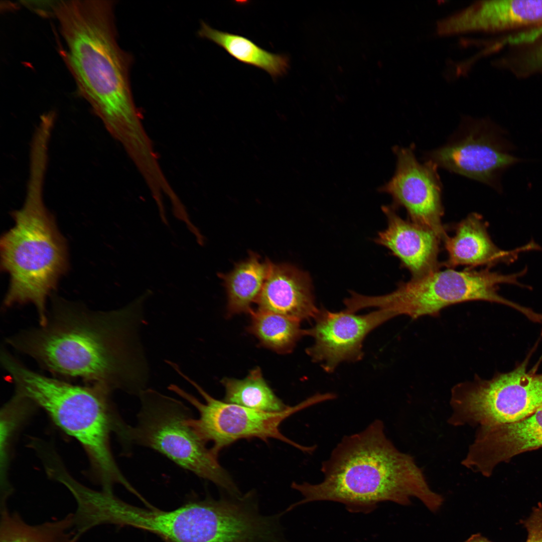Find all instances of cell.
Instances as JSON below:
<instances>
[{
    "instance_id": "cell-6",
    "label": "cell",
    "mask_w": 542,
    "mask_h": 542,
    "mask_svg": "<svg viewBox=\"0 0 542 542\" xmlns=\"http://www.w3.org/2000/svg\"><path fill=\"white\" fill-rule=\"evenodd\" d=\"M525 269L504 275L488 268L480 270L466 269L457 270L440 268L423 276L400 282L394 291L378 296H367L356 293L350 300L355 311L376 307L390 312L394 317L405 315L413 319L424 316L437 317L449 306L471 301H486L503 304L523 312L524 307L500 296L498 286L502 284L525 287L518 279Z\"/></svg>"
},
{
    "instance_id": "cell-23",
    "label": "cell",
    "mask_w": 542,
    "mask_h": 542,
    "mask_svg": "<svg viewBox=\"0 0 542 542\" xmlns=\"http://www.w3.org/2000/svg\"><path fill=\"white\" fill-rule=\"evenodd\" d=\"M221 382L226 402L267 412H280L289 407L274 393L258 367L243 379L225 377Z\"/></svg>"
},
{
    "instance_id": "cell-12",
    "label": "cell",
    "mask_w": 542,
    "mask_h": 542,
    "mask_svg": "<svg viewBox=\"0 0 542 542\" xmlns=\"http://www.w3.org/2000/svg\"><path fill=\"white\" fill-rule=\"evenodd\" d=\"M396 168L390 179L379 189L392 198V205L404 208L412 222L434 232L441 240L448 236L442 223L444 211L443 185L438 166L430 161L420 162L415 145L395 146Z\"/></svg>"
},
{
    "instance_id": "cell-10",
    "label": "cell",
    "mask_w": 542,
    "mask_h": 542,
    "mask_svg": "<svg viewBox=\"0 0 542 542\" xmlns=\"http://www.w3.org/2000/svg\"><path fill=\"white\" fill-rule=\"evenodd\" d=\"M513 149L498 125L486 118L466 116L445 144L425 153L423 159L501 192L502 174L521 161L511 154Z\"/></svg>"
},
{
    "instance_id": "cell-16",
    "label": "cell",
    "mask_w": 542,
    "mask_h": 542,
    "mask_svg": "<svg viewBox=\"0 0 542 542\" xmlns=\"http://www.w3.org/2000/svg\"><path fill=\"white\" fill-rule=\"evenodd\" d=\"M447 258L442 263L447 268L480 266L489 268L499 263L514 261L522 252L541 248L533 241L510 250L498 247L492 240L487 224L481 215L470 213L455 227V233L443 240Z\"/></svg>"
},
{
    "instance_id": "cell-17",
    "label": "cell",
    "mask_w": 542,
    "mask_h": 542,
    "mask_svg": "<svg viewBox=\"0 0 542 542\" xmlns=\"http://www.w3.org/2000/svg\"><path fill=\"white\" fill-rule=\"evenodd\" d=\"M258 309L297 320L314 319L315 304L308 273L287 263L270 261L264 284L256 301Z\"/></svg>"
},
{
    "instance_id": "cell-24",
    "label": "cell",
    "mask_w": 542,
    "mask_h": 542,
    "mask_svg": "<svg viewBox=\"0 0 542 542\" xmlns=\"http://www.w3.org/2000/svg\"><path fill=\"white\" fill-rule=\"evenodd\" d=\"M522 523L528 533L526 542H542V504L534 507Z\"/></svg>"
},
{
    "instance_id": "cell-27",
    "label": "cell",
    "mask_w": 542,
    "mask_h": 542,
    "mask_svg": "<svg viewBox=\"0 0 542 542\" xmlns=\"http://www.w3.org/2000/svg\"><path fill=\"white\" fill-rule=\"evenodd\" d=\"M532 35L534 37H536L542 33V27L539 29H535L532 31Z\"/></svg>"
},
{
    "instance_id": "cell-15",
    "label": "cell",
    "mask_w": 542,
    "mask_h": 542,
    "mask_svg": "<svg viewBox=\"0 0 542 542\" xmlns=\"http://www.w3.org/2000/svg\"><path fill=\"white\" fill-rule=\"evenodd\" d=\"M393 205L383 206L386 228L378 232L375 241L389 250L408 269L412 278L423 276L440 268L441 240L432 231L410 220L402 218Z\"/></svg>"
},
{
    "instance_id": "cell-26",
    "label": "cell",
    "mask_w": 542,
    "mask_h": 542,
    "mask_svg": "<svg viewBox=\"0 0 542 542\" xmlns=\"http://www.w3.org/2000/svg\"><path fill=\"white\" fill-rule=\"evenodd\" d=\"M464 542H493L480 533L472 534L469 538Z\"/></svg>"
},
{
    "instance_id": "cell-11",
    "label": "cell",
    "mask_w": 542,
    "mask_h": 542,
    "mask_svg": "<svg viewBox=\"0 0 542 542\" xmlns=\"http://www.w3.org/2000/svg\"><path fill=\"white\" fill-rule=\"evenodd\" d=\"M92 518L97 526H128L156 534L170 542H208V505L206 500L189 502L166 511L149 506L130 505L113 493L103 492L95 499Z\"/></svg>"
},
{
    "instance_id": "cell-5",
    "label": "cell",
    "mask_w": 542,
    "mask_h": 542,
    "mask_svg": "<svg viewBox=\"0 0 542 542\" xmlns=\"http://www.w3.org/2000/svg\"><path fill=\"white\" fill-rule=\"evenodd\" d=\"M5 369L16 386L17 393L42 408L62 431L77 440L85 450L92 469L103 490L115 484H130L112 455L110 438L115 433L120 442L128 426L117 413L111 399L113 391L102 384H72L32 371L16 359Z\"/></svg>"
},
{
    "instance_id": "cell-13",
    "label": "cell",
    "mask_w": 542,
    "mask_h": 542,
    "mask_svg": "<svg viewBox=\"0 0 542 542\" xmlns=\"http://www.w3.org/2000/svg\"><path fill=\"white\" fill-rule=\"evenodd\" d=\"M393 318L389 311L378 310L362 315L344 310L332 312L320 309L313 327L305 335L314 343L306 349L313 361L319 363L328 372L342 362H355L363 357L362 343L373 329Z\"/></svg>"
},
{
    "instance_id": "cell-21",
    "label": "cell",
    "mask_w": 542,
    "mask_h": 542,
    "mask_svg": "<svg viewBox=\"0 0 542 542\" xmlns=\"http://www.w3.org/2000/svg\"><path fill=\"white\" fill-rule=\"evenodd\" d=\"M0 542H76L74 514L38 525L26 523L17 512L1 505Z\"/></svg>"
},
{
    "instance_id": "cell-2",
    "label": "cell",
    "mask_w": 542,
    "mask_h": 542,
    "mask_svg": "<svg viewBox=\"0 0 542 542\" xmlns=\"http://www.w3.org/2000/svg\"><path fill=\"white\" fill-rule=\"evenodd\" d=\"M113 1L54 2L66 48L62 56L80 95L125 150L143 145L148 134L129 83L131 56L116 39Z\"/></svg>"
},
{
    "instance_id": "cell-7",
    "label": "cell",
    "mask_w": 542,
    "mask_h": 542,
    "mask_svg": "<svg viewBox=\"0 0 542 542\" xmlns=\"http://www.w3.org/2000/svg\"><path fill=\"white\" fill-rule=\"evenodd\" d=\"M139 397L137 422L128 429L131 446L137 444L156 450L233 496H239L231 478L219 464L218 456L189 425L192 414L188 406L150 388L143 390Z\"/></svg>"
},
{
    "instance_id": "cell-3",
    "label": "cell",
    "mask_w": 542,
    "mask_h": 542,
    "mask_svg": "<svg viewBox=\"0 0 542 542\" xmlns=\"http://www.w3.org/2000/svg\"><path fill=\"white\" fill-rule=\"evenodd\" d=\"M323 480L292 483L303 498L290 507L316 501L343 503L352 512H370L382 502L401 505L416 497L431 511L438 510L442 496L430 487L410 455L399 451L376 420L362 431L344 437L322 463Z\"/></svg>"
},
{
    "instance_id": "cell-25",
    "label": "cell",
    "mask_w": 542,
    "mask_h": 542,
    "mask_svg": "<svg viewBox=\"0 0 542 542\" xmlns=\"http://www.w3.org/2000/svg\"><path fill=\"white\" fill-rule=\"evenodd\" d=\"M522 64L529 71L542 70V42L524 57Z\"/></svg>"
},
{
    "instance_id": "cell-9",
    "label": "cell",
    "mask_w": 542,
    "mask_h": 542,
    "mask_svg": "<svg viewBox=\"0 0 542 542\" xmlns=\"http://www.w3.org/2000/svg\"><path fill=\"white\" fill-rule=\"evenodd\" d=\"M177 372L195 387L205 402H200L178 385L172 384L168 388L197 410L199 418L191 417L188 424L205 442H213L211 448L216 455L236 441L253 438L266 442L269 439H276L308 453L316 449V446H305L289 439L280 432L279 426L293 414L318 403L317 396L314 395L297 405L289 406L282 412L261 411L215 399L180 369Z\"/></svg>"
},
{
    "instance_id": "cell-1",
    "label": "cell",
    "mask_w": 542,
    "mask_h": 542,
    "mask_svg": "<svg viewBox=\"0 0 542 542\" xmlns=\"http://www.w3.org/2000/svg\"><path fill=\"white\" fill-rule=\"evenodd\" d=\"M150 294L109 311H92L55 298L44 325L7 342L55 374L139 396L149 377L140 332Z\"/></svg>"
},
{
    "instance_id": "cell-14",
    "label": "cell",
    "mask_w": 542,
    "mask_h": 542,
    "mask_svg": "<svg viewBox=\"0 0 542 542\" xmlns=\"http://www.w3.org/2000/svg\"><path fill=\"white\" fill-rule=\"evenodd\" d=\"M541 447L542 408L515 423L478 428L462 463L489 477L499 464Z\"/></svg>"
},
{
    "instance_id": "cell-8",
    "label": "cell",
    "mask_w": 542,
    "mask_h": 542,
    "mask_svg": "<svg viewBox=\"0 0 542 542\" xmlns=\"http://www.w3.org/2000/svg\"><path fill=\"white\" fill-rule=\"evenodd\" d=\"M526 359L515 369L486 380L478 376L451 390L454 426L491 427L522 420L542 408V374L527 371Z\"/></svg>"
},
{
    "instance_id": "cell-18",
    "label": "cell",
    "mask_w": 542,
    "mask_h": 542,
    "mask_svg": "<svg viewBox=\"0 0 542 542\" xmlns=\"http://www.w3.org/2000/svg\"><path fill=\"white\" fill-rule=\"evenodd\" d=\"M542 22V0L477 2L449 16L452 35L472 31H497Z\"/></svg>"
},
{
    "instance_id": "cell-20",
    "label": "cell",
    "mask_w": 542,
    "mask_h": 542,
    "mask_svg": "<svg viewBox=\"0 0 542 542\" xmlns=\"http://www.w3.org/2000/svg\"><path fill=\"white\" fill-rule=\"evenodd\" d=\"M198 34L241 63L265 71L275 80L286 74L289 68L288 56L268 52L245 37L214 29L203 21Z\"/></svg>"
},
{
    "instance_id": "cell-4",
    "label": "cell",
    "mask_w": 542,
    "mask_h": 542,
    "mask_svg": "<svg viewBox=\"0 0 542 542\" xmlns=\"http://www.w3.org/2000/svg\"><path fill=\"white\" fill-rule=\"evenodd\" d=\"M29 165L24 204L11 213L15 225L1 238V269L10 277L5 306L32 303L43 325L47 298L68 268V254L65 238L44 204L48 162L35 157Z\"/></svg>"
},
{
    "instance_id": "cell-19",
    "label": "cell",
    "mask_w": 542,
    "mask_h": 542,
    "mask_svg": "<svg viewBox=\"0 0 542 542\" xmlns=\"http://www.w3.org/2000/svg\"><path fill=\"white\" fill-rule=\"evenodd\" d=\"M270 260H262L253 251L248 257L235 264L228 273H219L227 297V314L231 316L253 311L251 306L256 303L267 276Z\"/></svg>"
},
{
    "instance_id": "cell-22",
    "label": "cell",
    "mask_w": 542,
    "mask_h": 542,
    "mask_svg": "<svg viewBox=\"0 0 542 542\" xmlns=\"http://www.w3.org/2000/svg\"><path fill=\"white\" fill-rule=\"evenodd\" d=\"M248 330L260 344L278 353L292 351L297 342L305 336L300 321L280 314L257 309L250 314Z\"/></svg>"
}]
</instances>
